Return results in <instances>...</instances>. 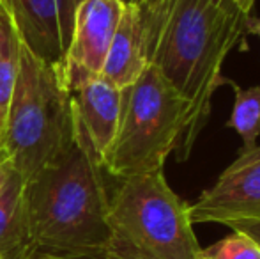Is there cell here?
Segmentation results:
<instances>
[{
	"mask_svg": "<svg viewBox=\"0 0 260 259\" xmlns=\"http://www.w3.org/2000/svg\"><path fill=\"white\" fill-rule=\"evenodd\" d=\"M248 18L232 6L209 0H170L145 34L149 64L189 103V118L177 158L186 160L206 126L219 83L229 82L221 68L246 32Z\"/></svg>",
	"mask_w": 260,
	"mask_h": 259,
	"instance_id": "1",
	"label": "cell"
},
{
	"mask_svg": "<svg viewBox=\"0 0 260 259\" xmlns=\"http://www.w3.org/2000/svg\"><path fill=\"white\" fill-rule=\"evenodd\" d=\"M103 170L100 156L76 125L71 144L25 180L28 249L108 245L110 197Z\"/></svg>",
	"mask_w": 260,
	"mask_h": 259,
	"instance_id": "2",
	"label": "cell"
},
{
	"mask_svg": "<svg viewBox=\"0 0 260 259\" xmlns=\"http://www.w3.org/2000/svg\"><path fill=\"white\" fill-rule=\"evenodd\" d=\"M75 135L76 118L62 66L45 63L21 46L16 85L0 131V155L27 180L53 162Z\"/></svg>",
	"mask_w": 260,
	"mask_h": 259,
	"instance_id": "3",
	"label": "cell"
},
{
	"mask_svg": "<svg viewBox=\"0 0 260 259\" xmlns=\"http://www.w3.org/2000/svg\"><path fill=\"white\" fill-rule=\"evenodd\" d=\"M188 118L186 98L149 64L133 85L122 89L119 126L101 160L103 169L119 180L163 170L181 144Z\"/></svg>",
	"mask_w": 260,
	"mask_h": 259,
	"instance_id": "4",
	"label": "cell"
},
{
	"mask_svg": "<svg viewBox=\"0 0 260 259\" xmlns=\"http://www.w3.org/2000/svg\"><path fill=\"white\" fill-rule=\"evenodd\" d=\"M112 242L127 259H197L200 250L186 204L163 170L122 180L110 197Z\"/></svg>",
	"mask_w": 260,
	"mask_h": 259,
	"instance_id": "5",
	"label": "cell"
},
{
	"mask_svg": "<svg viewBox=\"0 0 260 259\" xmlns=\"http://www.w3.org/2000/svg\"><path fill=\"white\" fill-rule=\"evenodd\" d=\"M83 0H0L21 45L52 66L66 61L76 9Z\"/></svg>",
	"mask_w": 260,
	"mask_h": 259,
	"instance_id": "6",
	"label": "cell"
},
{
	"mask_svg": "<svg viewBox=\"0 0 260 259\" xmlns=\"http://www.w3.org/2000/svg\"><path fill=\"white\" fill-rule=\"evenodd\" d=\"M260 210V146L243 151L189 206L193 224H225Z\"/></svg>",
	"mask_w": 260,
	"mask_h": 259,
	"instance_id": "7",
	"label": "cell"
},
{
	"mask_svg": "<svg viewBox=\"0 0 260 259\" xmlns=\"http://www.w3.org/2000/svg\"><path fill=\"white\" fill-rule=\"evenodd\" d=\"M62 75L69 89L76 125L100 160H103L119 126L122 89L110 83L105 76L66 64H62Z\"/></svg>",
	"mask_w": 260,
	"mask_h": 259,
	"instance_id": "8",
	"label": "cell"
},
{
	"mask_svg": "<svg viewBox=\"0 0 260 259\" xmlns=\"http://www.w3.org/2000/svg\"><path fill=\"white\" fill-rule=\"evenodd\" d=\"M124 7L120 0H83L76 9L64 64L100 75Z\"/></svg>",
	"mask_w": 260,
	"mask_h": 259,
	"instance_id": "9",
	"label": "cell"
},
{
	"mask_svg": "<svg viewBox=\"0 0 260 259\" xmlns=\"http://www.w3.org/2000/svg\"><path fill=\"white\" fill-rule=\"evenodd\" d=\"M147 66L140 9L135 4H126L100 75L119 89H126L140 78Z\"/></svg>",
	"mask_w": 260,
	"mask_h": 259,
	"instance_id": "10",
	"label": "cell"
},
{
	"mask_svg": "<svg viewBox=\"0 0 260 259\" xmlns=\"http://www.w3.org/2000/svg\"><path fill=\"white\" fill-rule=\"evenodd\" d=\"M25 178L11 169L0 190V257L23 259L28 249Z\"/></svg>",
	"mask_w": 260,
	"mask_h": 259,
	"instance_id": "11",
	"label": "cell"
},
{
	"mask_svg": "<svg viewBox=\"0 0 260 259\" xmlns=\"http://www.w3.org/2000/svg\"><path fill=\"white\" fill-rule=\"evenodd\" d=\"M21 39L7 11L0 6V131L6 123L21 59Z\"/></svg>",
	"mask_w": 260,
	"mask_h": 259,
	"instance_id": "12",
	"label": "cell"
},
{
	"mask_svg": "<svg viewBox=\"0 0 260 259\" xmlns=\"http://www.w3.org/2000/svg\"><path fill=\"white\" fill-rule=\"evenodd\" d=\"M229 83L234 89V107L230 119L226 121V128H232L239 133L243 140V151L257 148V138L260 135V85L243 87Z\"/></svg>",
	"mask_w": 260,
	"mask_h": 259,
	"instance_id": "13",
	"label": "cell"
},
{
	"mask_svg": "<svg viewBox=\"0 0 260 259\" xmlns=\"http://www.w3.org/2000/svg\"><path fill=\"white\" fill-rule=\"evenodd\" d=\"M197 259H260V245L241 231H234L207 249H200Z\"/></svg>",
	"mask_w": 260,
	"mask_h": 259,
	"instance_id": "14",
	"label": "cell"
},
{
	"mask_svg": "<svg viewBox=\"0 0 260 259\" xmlns=\"http://www.w3.org/2000/svg\"><path fill=\"white\" fill-rule=\"evenodd\" d=\"M170 0H137L135 6H138L142 14V21H144V31H147L149 27L157 21V18L163 14L165 7L168 6Z\"/></svg>",
	"mask_w": 260,
	"mask_h": 259,
	"instance_id": "15",
	"label": "cell"
},
{
	"mask_svg": "<svg viewBox=\"0 0 260 259\" xmlns=\"http://www.w3.org/2000/svg\"><path fill=\"white\" fill-rule=\"evenodd\" d=\"M223 225H229L232 231H241L253 238L260 245V217H244V218H234V220L225 222Z\"/></svg>",
	"mask_w": 260,
	"mask_h": 259,
	"instance_id": "16",
	"label": "cell"
},
{
	"mask_svg": "<svg viewBox=\"0 0 260 259\" xmlns=\"http://www.w3.org/2000/svg\"><path fill=\"white\" fill-rule=\"evenodd\" d=\"M232 6L236 7L239 13H243L244 16H251V11H253V6L257 0H230Z\"/></svg>",
	"mask_w": 260,
	"mask_h": 259,
	"instance_id": "17",
	"label": "cell"
},
{
	"mask_svg": "<svg viewBox=\"0 0 260 259\" xmlns=\"http://www.w3.org/2000/svg\"><path fill=\"white\" fill-rule=\"evenodd\" d=\"M11 163L6 160V156L4 155H0V190H2V187H4V183H6V180H7V176H9V172H11Z\"/></svg>",
	"mask_w": 260,
	"mask_h": 259,
	"instance_id": "18",
	"label": "cell"
},
{
	"mask_svg": "<svg viewBox=\"0 0 260 259\" xmlns=\"http://www.w3.org/2000/svg\"><path fill=\"white\" fill-rule=\"evenodd\" d=\"M246 31L253 32V34H257L258 38H260V20H257V18H253V16H250V18H248Z\"/></svg>",
	"mask_w": 260,
	"mask_h": 259,
	"instance_id": "19",
	"label": "cell"
},
{
	"mask_svg": "<svg viewBox=\"0 0 260 259\" xmlns=\"http://www.w3.org/2000/svg\"><path fill=\"white\" fill-rule=\"evenodd\" d=\"M209 2L214 6H226V4H230V0H209Z\"/></svg>",
	"mask_w": 260,
	"mask_h": 259,
	"instance_id": "20",
	"label": "cell"
},
{
	"mask_svg": "<svg viewBox=\"0 0 260 259\" xmlns=\"http://www.w3.org/2000/svg\"><path fill=\"white\" fill-rule=\"evenodd\" d=\"M248 217H260V210H257L255 213H251V215H248ZM241 218H244V217H241ZM234 220V218H232Z\"/></svg>",
	"mask_w": 260,
	"mask_h": 259,
	"instance_id": "21",
	"label": "cell"
},
{
	"mask_svg": "<svg viewBox=\"0 0 260 259\" xmlns=\"http://www.w3.org/2000/svg\"><path fill=\"white\" fill-rule=\"evenodd\" d=\"M120 2H124V4H137V0H120Z\"/></svg>",
	"mask_w": 260,
	"mask_h": 259,
	"instance_id": "22",
	"label": "cell"
},
{
	"mask_svg": "<svg viewBox=\"0 0 260 259\" xmlns=\"http://www.w3.org/2000/svg\"><path fill=\"white\" fill-rule=\"evenodd\" d=\"M0 259H2V257H0Z\"/></svg>",
	"mask_w": 260,
	"mask_h": 259,
	"instance_id": "23",
	"label": "cell"
}]
</instances>
